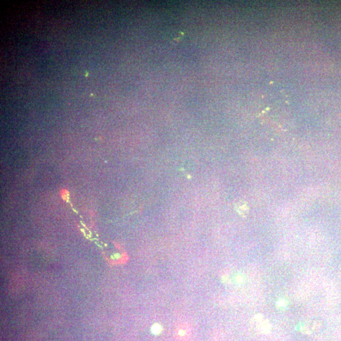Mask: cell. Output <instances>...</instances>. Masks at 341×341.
Instances as JSON below:
<instances>
[{
  "mask_svg": "<svg viewBox=\"0 0 341 341\" xmlns=\"http://www.w3.org/2000/svg\"><path fill=\"white\" fill-rule=\"evenodd\" d=\"M254 322H255L256 325L260 327L259 328L262 331L267 332L268 330L270 328V324L268 320L264 319V317L260 314H258L254 317Z\"/></svg>",
  "mask_w": 341,
  "mask_h": 341,
  "instance_id": "obj_1",
  "label": "cell"
},
{
  "mask_svg": "<svg viewBox=\"0 0 341 341\" xmlns=\"http://www.w3.org/2000/svg\"><path fill=\"white\" fill-rule=\"evenodd\" d=\"M161 326L159 325V324H155L152 327V332L154 333V334H158L161 332Z\"/></svg>",
  "mask_w": 341,
  "mask_h": 341,
  "instance_id": "obj_2",
  "label": "cell"
},
{
  "mask_svg": "<svg viewBox=\"0 0 341 341\" xmlns=\"http://www.w3.org/2000/svg\"><path fill=\"white\" fill-rule=\"evenodd\" d=\"M285 304H286V302L285 301H284V300H280V301H278V303H277V305H278V306L279 308H282V307L285 306Z\"/></svg>",
  "mask_w": 341,
  "mask_h": 341,
  "instance_id": "obj_3",
  "label": "cell"
}]
</instances>
